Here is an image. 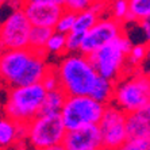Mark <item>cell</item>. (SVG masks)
I'll return each instance as SVG.
<instances>
[{
    "mask_svg": "<svg viewBox=\"0 0 150 150\" xmlns=\"http://www.w3.org/2000/svg\"><path fill=\"white\" fill-rule=\"evenodd\" d=\"M46 57V52L38 53L31 49L3 52L0 58V74L4 85L15 88L42 84L52 68Z\"/></svg>",
    "mask_w": 150,
    "mask_h": 150,
    "instance_id": "cell-1",
    "label": "cell"
},
{
    "mask_svg": "<svg viewBox=\"0 0 150 150\" xmlns=\"http://www.w3.org/2000/svg\"><path fill=\"white\" fill-rule=\"evenodd\" d=\"M61 89L68 96H89L100 76L89 57L81 53L65 54L56 67Z\"/></svg>",
    "mask_w": 150,
    "mask_h": 150,
    "instance_id": "cell-2",
    "label": "cell"
},
{
    "mask_svg": "<svg viewBox=\"0 0 150 150\" xmlns=\"http://www.w3.org/2000/svg\"><path fill=\"white\" fill-rule=\"evenodd\" d=\"M46 93L47 91L42 84L8 88L3 107L4 114L15 122L30 123L41 115Z\"/></svg>",
    "mask_w": 150,
    "mask_h": 150,
    "instance_id": "cell-3",
    "label": "cell"
},
{
    "mask_svg": "<svg viewBox=\"0 0 150 150\" xmlns=\"http://www.w3.org/2000/svg\"><path fill=\"white\" fill-rule=\"evenodd\" d=\"M133 46L134 43L130 41L129 37L123 34L116 41L111 42L110 45L101 47L95 54H92L89 59L93 64L99 76L116 83L125 74L129 73L127 56Z\"/></svg>",
    "mask_w": 150,
    "mask_h": 150,
    "instance_id": "cell-4",
    "label": "cell"
},
{
    "mask_svg": "<svg viewBox=\"0 0 150 150\" xmlns=\"http://www.w3.org/2000/svg\"><path fill=\"white\" fill-rule=\"evenodd\" d=\"M112 104L127 115L142 111L150 104V77L141 72H130L115 83V95Z\"/></svg>",
    "mask_w": 150,
    "mask_h": 150,
    "instance_id": "cell-5",
    "label": "cell"
},
{
    "mask_svg": "<svg viewBox=\"0 0 150 150\" xmlns=\"http://www.w3.org/2000/svg\"><path fill=\"white\" fill-rule=\"evenodd\" d=\"M105 107L91 96H68L61 111V118L68 131L85 126L99 125Z\"/></svg>",
    "mask_w": 150,
    "mask_h": 150,
    "instance_id": "cell-6",
    "label": "cell"
},
{
    "mask_svg": "<svg viewBox=\"0 0 150 150\" xmlns=\"http://www.w3.org/2000/svg\"><path fill=\"white\" fill-rule=\"evenodd\" d=\"M27 126V143L33 150H45L61 145L68 133L61 114H41Z\"/></svg>",
    "mask_w": 150,
    "mask_h": 150,
    "instance_id": "cell-7",
    "label": "cell"
},
{
    "mask_svg": "<svg viewBox=\"0 0 150 150\" xmlns=\"http://www.w3.org/2000/svg\"><path fill=\"white\" fill-rule=\"evenodd\" d=\"M31 30L33 25L22 8L11 11L1 22L0 43L3 52L28 49Z\"/></svg>",
    "mask_w": 150,
    "mask_h": 150,
    "instance_id": "cell-8",
    "label": "cell"
},
{
    "mask_svg": "<svg viewBox=\"0 0 150 150\" xmlns=\"http://www.w3.org/2000/svg\"><path fill=\"white\" fill-rule=\"evenodd\" d=\"M98 126L103 138L104 150H116L129 139L127 114L115 104L105 107L104 115Z\"/></svg>",
    "mask_w": 150,
    "mask_h": 150,
    "instance_id": "cell-9",
    "label": "cell"
},
{
    "mask_svg": "<svg viewBox=\"0 0 150 150\" xmlns=\"http://www.w3.org/2000/svg\"><path fill=\"white\" fill-rule=\"evenodd\" d=\"M125 34V23H120L111 16L101 18L93 27L84 35L80 53L87 57L100 50L101 47L116 41Z\"/></svg>",
    "mask_w": 150,
    "mask_h": 150,
    "instance_id": "cell-10",
    "label": "cell"
},
{
    "mask_svg": "<svg viewBox=\"0 0 150 150\" xmlns=\"http://www.w3.org/2000/svg\"><path fill=\"white\" fill-rule=\"evenodd\" d=\"M22 10L33 27L56 28L65 4L64 0H26L22 1Z\"/></svg>",
    "mask_w": 150,
    "mask_h": 150,
    "instance_id": "cell-11",
    "label": "cell"
},
{
    "mask_svg": "<svg viewBox=\"0 0 150 150\" xmlns=\"http://www.w3.org/2000/svg\"><path fill=\"white\" fill-rule=\"evenodd\" d=\"M62 145L67 150H104L98 125L68 131Z\"/></svg>",
    "mask_w": 150,
    "mask_h": 150,
    "instance_id": "cell-12",
    "label": "cell"
},
{
    "mask_svg": "<svg viewBox=\"0 0 150 150\" xmlns=\"http://www.w3.org/2000/svg\"><path fill=\"white\" fill-rule=\"evenodd\" d=\"M28 126L3 116L0 120V145L3 150H8L19 142H27Z\"/></svg>",
    "mask_w": 150,
    "mask_h": 150,
    "instance_id": "cell-13",
    "label": "cell"
},
{
    "mask_svg": "<svg viewBox=\"0 0 150 150\" xmlns=\"http://www.w3.org/2000/svg\"><path fill=\"white\" fill-rule=\"evenodd\" d=\"M127 134L129 138H146L150 139V119L142 112L127 115Z\"/></svg>",
    "mask_w": 150,
    "mask_h": 150,
    "instance_id": "cell-14",
    "label": "cell"
},
{
    "mask_svg": "<svg viewBox=\"0 0 150 150\" xmlns=\"http://www.w3.org/2000/svg\"><path fill=\"white\" fill-rule=\"evenodd\" d=\"M114 95H115V83L99 77L89 96L101 104L110 105L114 101Z\"/></svg>",
    "mask_w": 150,
    "mask_h": 150,
    "instance_id": "cell-15",
    "label": "cell"
},
{
    "mask_svg": "<svg viewBox=\"0 0 150 150\" xmlns=\"http://www.w3.org/2000/svg\"><path fill=\"white\" fill-rule=\"evenodd\" d=\"M67 99L68 95L61 88L56 91H49L43 100L41 114H61Z\"/></svg>",
    "mask_w": 150,
    "mask_h": 150,
    "instance_id": "cell-16",
    "label": "cell"
},
{
    "mask_svg": "<svg viewBox=\"0 0 150 150\" xmlns=\"http://www.w3.org/2000/svg\"><path fill=\"white\" fill-rule=\"evenodd\" d=\"M53 34H54V28L33 27L31 35H30V47H28V49H31L33 52L45 53L46 45H47V42L52 38Z\"/></svg>",
    "mask_w": 150,
    "mask_h": 150,
    "instance_id": "cell-17",
    "label": "cell"
},
{
    "mask_svg": "<svg viewBox=\"0 0 150 150\" xmlns=\"http://www.w3.org/2000/svg\"><path fill=\"white\" fill-rule=\"evenodd\" d=\"M129 21L127 22H141L150 21V0H129Z\"/></svg>",
    "mask_w": 150,
    "mask_h": 150,
    "instance_id": "cell-18",
    "label": "cell"
},
{
    "mask_svg": "<svg viewBox=\"0 0 150 150\" xmlns=\"http://www.w3.org/2000/svg\"><path fill=\"white\" fill-rule=\"evenodd\" d=\"M147 52H149V46L147 45L133 46V49L130 50L129 56H127V70H129V73L139 69L141 64L143 62V59L146 58Z\"/></svg>",
    "mask_w": 150,
    "mask_h": 150,
    "instance_id": "cell-19",
    "label": "cell"
},
{
    "mask_svg": "<svg viewBox=\"0 0 150 150\" xmlns=\"http://www.w3.org/2000/svg\"><path fill=\"white\" fill-rule=\"evenodd\" d=\"M76 21H77V14L72 12V11L65 10L64 14L61 15L58 23H57L54 31L59 33V34L68 35L74 30V26H76Z\"/></svg>",
    "mask_w": 150,
    "mask_h": 150,
    "instance_id": "cell-20",
    "label": "cell"
},
{
    "mask_svg": "<svg viewBox=\"0 0 150 150\" xmlns=\"http://www.w3.org/2000/svg\"><path fill=\"white\" fill-rule=\"evenodd\" d=\"M129 12H130V7L127 0L111 1V6H110V16L111 18L116 19L120 23H126L129 21Z\"/></svg>",
    "mask_w": 150,
    "mask_h": 150,
    "instance_id": "cell-21",
    "label": "cell"
},
{
    "mask_svg": "<svg viewBox=\"0 0 150 150\" xmlns=\"http://www.w3.org/2000/svg\"><path fill=\"white\" fill-rule=\"evenodd\" d=\"M46 52L47 54H67V35L54 31L46 45Z\"/></svg>",
    "mask_w": 150,
    "mask_h": 150,
    "instance_id": "cell-22",
    "label": "cell"
},
{
    "mask_svg": "<svg viewBox=\"0 0 150 150\" xmlns=\"http://www.w3.org/2000/svg\"><path fill=\"white\" fill-rule=\"evenodd\" d=\"M84 35L85 34H81L77 31H72L70 34L67 35V54L80 53Z\"/></svg>",
    "mask_w": 150,
    "mask_h": 150,
    "instance_id": "cell-23",
    "label": "cell"
},
{
    "mask_svg": "<svg viewBox=\"0 0 150 150\" xmlns=\"http://www.w3.org/2000/svg\"><path fill=\"white\" fill-rule=\"evenodd\" d=\"M150 139L146 138H129L116 150H149Z\"/></svg>",
    "mask_w": 150,
    "mask_h": 150,
    "instance_id": "cell-24",
    "label": "cell"
},
{
    "mask_svg": "<svg viewBox=\"0 0 150 150\" xmlns=\"http://www.w3.org/2000/svg\"><path fill=\"white\" fill-rule=\"evenodd\" d=\"M92 0H64L65 4V10L72 11L74 14H81L84 11H87L88 8L92 6Z\"/></svg>",
    "mask_w": 150,
    "mask_h": 150,
    "instance_id": "cell-25",
    "label": "cell"
},
{
    "mask_svg": "<svg viewBox=\"0 0 150 150\" xmlns=\"http://www.w3.org/2000/svg\"><path fill=\"white\" fill-rule=\"evenodd\" d=\"M42 85L45 87V89L47 92L49 91H56V89H59L61 88V83H59L58 74H57L54 67L50 68V70L47 72V74L45 76L43 81H42Z\"/></svg>",
    "mask_w": 150,
    "mask_h": 150,
    "instance_id": "cell-26",
    "label": "cell"
},
{
    "mask_svg": "<svg viewBox=\"0 0 150 150\" xmlns=\"http://www.w3.org/2000/svg\"><path fill=\"white\" fill-rule=\"evenodd\" d=\"M138 72H141L142 74L150 77V46H149V52H147L146 58L143 59V62L141 64V67H139V69H138Z\"/></svg>",
    "mask_w": 150,
    "mask_h": 150,
    "instance_id": "cell-27",
    "label": "cell"
},
{
    "mask_svg": "<svg viewBox=\"0 0 150 150\" xmlns=\"http://www.w3.org/2000/svg\"><path fill=\"white\" fill-rule=\"evenodd\" d=\"M139 27H141V30H142L143 37H145V42H146V45L150 46V21L141 22Z\"/></svg>",
    "mask_w": 150,
    "mask_h": 150,
    "instance_id": "cell-28",
    "label": "cell"
},
{
    "mask_svg": "<svg viewBox=\"0 0 150 150\" xmlns=\"http://www.w3.org/2000/svg\"><path fill=\"white\" fill-rule=\"evenodd\" d=\"M8 150H30V145L27 142H19Z\"/></svg>",
    "mask_w": 150,
    "mask_h": 150,
    "instance_id": "cell-29",
    "label": "cell"
},
{
    "mask_svg": "<svg viewBox=\"0 0 150 150\" xmlns=\"http://www.w3.org/2000/svg\"><path fill=\"white\" fill-rule=\"evenodd\" d=\"M45 150H67V149H65V146L61 143V145H56V146L47 147V149H45Z\"/></svg>",
    "mask_w": 150,
    "mask_h": 150,
    "instance_id": "cell-30",
    "label": "cell"
},
{
    "mask_svg": "<svg viewBox=\"0 0 150 150\" xmlns=\"http://www.w3.org/2000/svg\"><path fill=\"white\" fill-rule=\"evenodd\" d=\"M149 150H150V147H149Z\"/></svg>",
    "mask_w": 150,
    "mask_h": 150,
    "instance_id": "cell-31",
    "label": "cell"
},
{
    "mask_svg": "<svg viewBox=\"0 0 150 150\" xmlns=\"http://www.w3.org/2000/svg\"><path fill=\"white\" fill-rule=\"evenodd\" d=\"M1 150H3V149H1Z\"/></svg>",
    "mask_w": 150,
    "mask_h": 150,
    "instance_id": "cell-32",
    "label": "cell"
}]
</instances>
